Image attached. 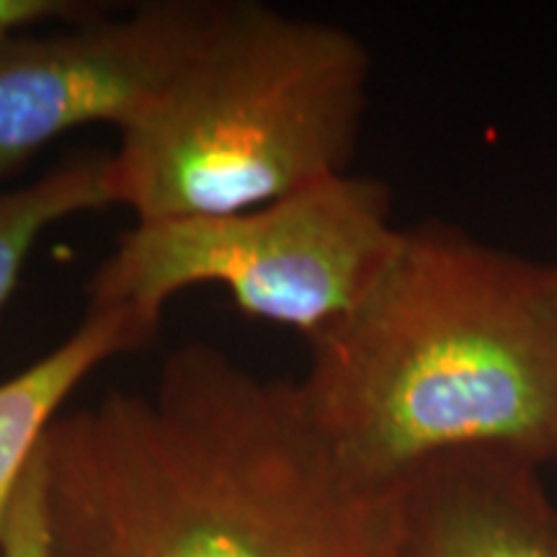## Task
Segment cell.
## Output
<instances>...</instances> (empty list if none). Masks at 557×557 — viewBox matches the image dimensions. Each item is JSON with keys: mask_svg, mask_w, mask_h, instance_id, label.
<instances>
[{"mask_svg": "<svg viewBox=\"0 0 557 557\" xmlns=\"http://www.w3.org/2000/svg\"><path fill=\"white\" fill-rule=\"evenodd\" d=\"M54 557H393L387 496L354 483L295 380L207 341L41 442Z\"/></svg>", "mask_w": 557, "mask_h": 557, "instance_id": "cell-1", "label": "cell"}, {"mask_svg": "<svg viewBox=\"0 0 557 557\" xmlns=\"http://www.w3.org/2000/svg\"><path fill=\"white\" fill-rule=\"evenodd\" d=\"M299 400L354 483L387 496L431 457L557 465V263L423 220L308 341Z\"/></svg>", "mask_w": 557, "mask_h": 557, "instance_id": "cell-2", "label": "cell"}, {"mask_svg": "<svg viewBox=\"0 0 557 557\" xmlns=\"http://www.w3.org/2000/svg\"><path fill=\"white\" fill-rule=\"evenodd\" d=\"M372 52L357 34L261 0L212 26L111 156L137 222L243 212L351 171Z\"/></svg>", "mask_w": 557, "mask_h": 557, "instance_id": "cell-3", "label": "cell"}, {"mask_svg": "<svg viewBox=\"0 0 557 557\" xmlns=\"http://www.w3.org/2000/svg\"><path fill=\"white\" fill-rule=\"evenodd\" d=\"M382 178L341 173L269 205L214 218L135 222L88 278V310L160 329L178 292L214 284L235 308L305 341L364 295L400 235Z\"/></svg>", "mask_w": 557, "mask_h": 557, "instance_id": "cell-4", "label": "cell"}, {"mask_svg": "<svg viewBox=\"0 0 557 557\" xmlns=\"http://www.w3.org/2000/svg\"><path fill=\"white\" fill-rule=\"evenodd\" d=\"M220 0H145L0 45V191L88 124L124 129L169 86Z\"/></svg>", "mask_w": 557, "mask_h": 557, "instance_id": "cell-5", "label": "cell"}, {"mask_svg": "<svg viewBox=\"0 0 557 557\" xmlns=\"http://www.w3.org/2000/svg\"><path fill=\"white\" fill-rule=\"evenodd\" d=\"M393 557H557L542 470L498 449L426 459L387 493Z\"/></svg>", "mask_w": 557, "mask_h": 557, "instance_id": "cell-6", "label": "cell"}, {"mask_svg": "<svg viewBox=\"0 0 557 557\" xmlns=\"http://www.w3.org/2000/svg\"><path fill=\"white\" fill-rule=\"evenodd\" d=\"M156 333L129 310H88L60 346L0 382V555L21 480L65 403L96 369L145 348Z\"/></svg>", "mask_w": 557, "mask_h": 557, "instance_id": "cell-7", "label": "cell"}, {"mask_svg": "<svg viewBox=\"0 0 557 557\" xmlns=\"http://www.w3.org/2000/svg\"><path fill=\"white\" fill-rule=\"evenodd\" d=\"M114 205L111 156L73 160L37 181L0 191V315L47 230Z\"/></svg>", "mask_w": 557, "mask_h": 557, "instance_id": "cell-8", "label": "cell"}, {"mask_svg": "<svg viewBox=\"0 0 557 557\" xmlns=\"http://www.w3.org/2000/svg\"><path fill=\"white\" fill-rule=\"evenodd\" d=\"M0 557H54L41 447L21 480L16 498H13Z\"/></svg>", "mask_w": 557, "mask_h": 557, "instance_id": "cell-9", "label": "cell"}, {"mask_svg": "<svg viewBox=\"0 0 557 557\" xmlns=\"http://www.w3.org/2000/svg\"><path fill=\"white\" fill-rule=\"evenodd\" d=\"M111 5L88 0H0V45L52 26L103 16Z\"/></svg>", "mask_w": 557, "mask_h": 557, "instance_id": "cell-10", "label": "cell"}]
</instances>
